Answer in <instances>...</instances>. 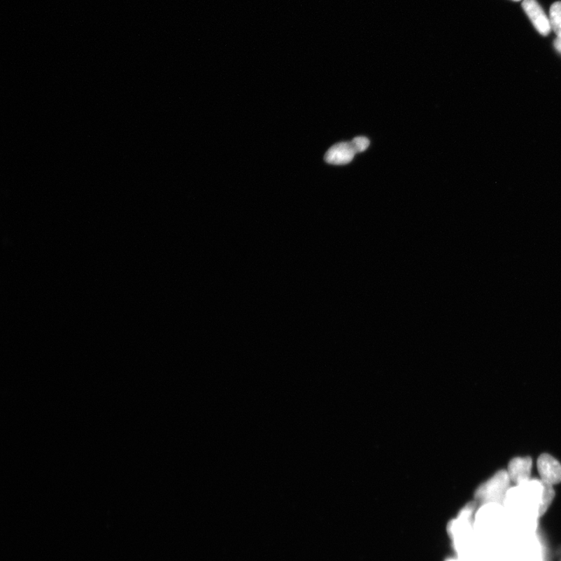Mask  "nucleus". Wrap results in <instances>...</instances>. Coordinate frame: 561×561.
<instances>
[{
	"label": "nucleus",
	"mask_w": 561,
	"mask_h": 561,
	"mask_svg": "<svg viewBox=\"0 0 561 561\" xmlns=\"http://www.w3.org/2000/svg\"><path fill=\"white\" fill-rule=\"evenodd\" d=\"M355 153L358 154L366 150L369 145V141L365 136H357L351 141Z\"/></svg>",
	"instance_id": "obj_7"
},
{
	"label": "nucleus",
	"mask_w": 561,
	"mask_h": 561,
	"mask_svg": "<svg viewBox=\"0 0 561 561\" xmlns=\"http://www.w3.org/2000/svg\"><path fill=\"white\" fill-rule=\"evenodd\" d=\"M511 478L508 471H498L494 476L481 485L476 492L477 500L483 504L504 503L509 490Z\"/></svg>",
	"instance_id": "obj_1"
},
{
	"label": "nucleus",
	"mask_w": 561,
	"mask_h": 561,
	"mask_svg": "<svg viewBox=\"0 0 561 561\" xmlns=\"http://www.w3.org/2000/svg\"><path fill=\"white\" fill-rule=\"evenodd\" d=\"M523 8L540 35L548 36L552 30L550 19L547 17L537 0H524Z\"/></svg>",
	"instance_id": "obj_2"
},
{
	"label": "nucleus",
	"mask_w": 561,
	"mask_h": 561,
	"mask_svg": "<svg viewBox=\"0 0 561 561\" xmlns=\"http://www.w3.org/2000/svg\"><path fill=\"white\" fill-rule=\"evenodd\" d=\"M554 47L555 49L561 53V38H558L555 41H554Z\"/></svg>",
	"instance_id": "obj_8"
},
{
	"label": "nucleus",
	"mask_w": 561,
	"mask_h": 561,
	"mask_svg": "<svg viewBox=\"0 0 561 561\" xmlns=\"http://www.w3.org/2000/svg\"><path fill=\"white\" fill-rule=\"evenodd\" d=\"M355 153L351 142L336 143L327 150L325 161L332 165H346L354 159Z\"/></svg>",
	"instance_id": "obj_4"
},
{
	"label": "nucleus",
	"mask_w": 561,
	"mask_h": 561,
	"mask_svg": "<svg viewBox=\"0 0 561 561\" xmlns=\"http://www.w3.org/2000/svg\"><path fill=\"white\" fill-rule=\"evenodd\" d=\"M512 1L518 2V1H521V0H512Z\"/></svg>",
	"instance_id": "obj_9"
},
{
	"label": "nucleus",
	"mask_w": 561,
	"mask_h": 561,
	"mask_svg": "<svg viewBox=\"0 0 561 561\" xmlns=\"http://www.w3.org/2000/svg\"><path fill=\"white\" fill-rule=\"evenodd\" d=\"M551 29L561 38V2L554 3L550 10Z\"/></svg>",
	"instance_id": "obj_6"
},
{
	"label": "nucleus",
	"mask_w": 561,
	"mask_h": 561,
	"mask_svg": "<svg viewBox=\"0 0 561 561\" xmlns=\"http://www.w3.org/2000/svg\"><path fill=\"white\" fill-rule=\"evenodd\" d=\"M532 460L530 457H516L509 464L508 473L511 481L516 485L523 484L531 478Z\"/></svg>",
	"instance_id": "obj_5"
},
{
	"label": "nucleus",
	"mask_w": 561,
	"mask_h": 561,
	"mask_svg": "<svg viewBox=\"0 0 561 561\" xmlns=\"http://www.w3.org/2000/svg\"><path fill=\"white\" fill-rule=\"evenodd\" d=\"M540 478L552 485L561 482V464L553 456L548 454L540 455L537 461Z\"/></svg>",
	"instance_id": "obj_3"
}]
</instances>
